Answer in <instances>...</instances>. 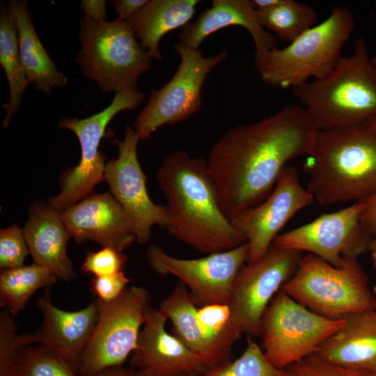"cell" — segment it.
I'll use <instances>...</instances> for the list:
<instances>
[{
  "instance_id": "41",
  "label": "cell",
  "mask_w": 376,
  "mask_h": 376,
  "mask_svg": "<svg viewBox=\"0 0 376 376\" xmlns=\"http://www.w3.org/2000/svg\"><path fill=\"white\" fill-rule=\"evenodd\" d=\"M369 250L371 251V256L374 265L376 268V245L370 246Z\"/></svg>"
},
{
  "instance_id": "14",
  "label": "cell",
  "mask_w": 376,
  "mask_h": 376,
  "mask_svg": "<svg viewBox=\"0 0 376 376\" xmlns=\"http://www.w3.org/2000/svg\"><path fill=\"white\" fill-rule=\"evenodd\" d=\"M364 206V202H355L337 212L323 214L308 224L278 235L272 244L306 251L340 267L344 256L357 258L369 250L373 239L360 224Z\"/></svg>"
},
{
  "instance_id": "3",
  "label": "cell",
  "mask_w": 376,
  "mask_h": 376,
  "mask_svg": "<svg viewBox=\"0 0 376 376\" xmlns=\"http://www.w3.org/2000/svg\"><path fill=\"white\" fill-rule=\"evenodd\" d=\"M304 164L321 205L364 202L376 192V130L367 125L318 130Z\"/></svg>"
},
{
  "instance_id": "38",
  "label": "cell",
  "mask_w": 376,
  "mask_h": 376,
  "mask_svg": "<svg viewBox=\"0 0 376 376\" xmlns=\"http://www.w3.org/2000/svg\"><path fill=\"white\" fill-rule=\"evenodd\" d=\"M148 0H114L111 3L118 13V19L127 22L148 3Z\"/></svg>"
},
{
  "instance_id": "5",
  "label": "cell",
  "mask_w": 376,
  "mask_h": 376,
  "mask_svg": "<svg viewBox=\"0 0 376 376\" xmlns=\"http://www.w3.org/2000/svg\"><path fill=\"white\" fill-rule=\"evenodd\" d=\"M354 27L350 10L336 6L322 22L306 31L287 47L255 53V68L263 82L281 88H293L310 78H322L342 57V49Z\"/></svg>"
},
{
  "instance_id": "2",
  "label": "cell",
  "mask_w": 376,
  "mask_h": 376,
  "mask_svg": "<svg viewBox=\"0 0 376 376\" xmlns=\"http://www.w3.org/2000/svg\"><path fill=\"white\" fill-rule=\"evenodd\" d=\"M156 178L166 201L169 235L205 255L246 243L221 209L206 159L174 151L164 159Z\"/></svg>"
},
{
  "instance_id": "1",
  "label": "cell",
  "mask_w": 376,
  "mask_h": 376,
  "mask_svg": "<svg viewBox=\"0 0 376 376\" xmlns=\"http://www.w3.org/2000/svg\"><path fill=\"white\" fill-rule=\"evenodd\" d=\"M318 130L299 105L228 130L207 164L221 209L228 219L263 201L288 162L311 152Z\"/></svg>"
},
{
  "instance_id": "33",
  "label": "cell",
  "mask_w": 376,
  "mask_h": 376,
  "mask_svg": "<svg viewBox=\"0 0 376 376\" xmlns=\"http://www.w3.org/2000/svg\"><path fill=\"white\" fill-rule=\"evenodd\" d=\"M283 376H374L375 374L327 362L315 354L284 368Z\"/></svg>"
},
{
  "instance_id": "11",
  "label": "cell",
  "mask_w": 376,
  "mask_h": 376,
  "mask_svg": "<svg viewBox=\"0 0 376 376\" xmlns=\"http://www.w3.org/2000/svg\"><path fill=\"white\" fill-rule=\"evenodd\" d=\"M144 100L139 90L116 93L111 104L99 113L86 118L65 117L58 127L73 132L81 148V159L77 166L65 171L61 178V191L48 198L47 203L60 212L93 192L94 187L105 181V157L99 146L106 128L119 112L133 110Z\"/></svg>"
},
{
  "instance_id": "30",
  "label": "cell",
  "mask_w": 376,
  "mask_h": 376,
  "mask_svg": "<svg viewBox=\"0 0 376 376\" xmlns=\"http://www.w3.org/2000/svg\"><path fill=\"white\" fill-rule=\"evenodd\" d=\"M10 376H76L65 359L48 346L29 345L18 355Z\"/></svg>"
},
{
  "instance_id": "28",
  "label": "cell",
  "mask_w": 376,
  "mask_h": 376,
  "mask_svg": "<svg viewBox=\"0 0 376 376\" xmlns=\"http://www.w3.org/2000/svg\"><path fill=\"white\" fill-rule=\"evenodd\" d=\"M57 277L47 268L33 263L1 270L0 274V305L15 317L30 297L41 288H49Z\"/></svg>"
},
{
  "instance_id": "6",
  "label": "cell",
  "mask_w": 376,
  "mask_h": 376,
  "mask_svg": "<svg viewBox=\"0 0 376 376\" xmlns=\"http://www.w3.org/2000/svg\"><path fill=\"white\" fill-rule=\"evenodd\" d=\"M281 288L311 311L333 320L376 308L368 278L354 258L344 256L342 265L335 267L315 255H303Z\"/></svg>"
},
{
  "instance_id": "23",
  "label": "cell",
  "mask_w": 376,
  "mask_h": 376,
  "mask_svg": "<svg viewBox=\"0 0 376 376\" xmlns=\"http://www.w3.org/2000/svg\"><path fill=\"white\" fill-rule=\"evenodd\" d=\"M8 10L17 31L20 58L27 79L36 90L49 93L65 87L67 77L58 70L42 45L35 30L27 1L10 0Z\"/></svg>"
},
{
  "instance_id": "35",
  "label": "cell",
  "mask_w": 376,
  "mask_h": 376,
  "mask_svg": "<svg viewBox=\"0 0 376 376\" xmlns=\"http://www.w3.org/2000/svg\"><path fill=\"white\" fill-rule=\"evenodd\" d=\"M127 260V257L123 252L103 247L97 251H88L81 269L94 276L111 275L123 271Z\"/></svg>"
},
{
  "instance_id": "43",
  "label": "cell",
  "mask_w": 376,
  "mask_h": 376,
  "mask_svg": "<svg viewBox=\"0 0 376 376\" xmlns=\"http://www.w3.org/2000/svg\"><path fill=\"white\" fill-rule=\"evenodd\" d=\"M371 63L375 68V70H376V54H375V56L371 58Z\"/></svg>"
},
{
  "instance_id": "12",
  "label": "cell",
  "mask_w": 376,
  "mask_h": 376,
  "mask_svg": "<svg viewBox=\"0 0 376 376\" xmlns=\"http://www.w3.org/2000/svg\"><path fill=\"white\" fill-rule=\"evenodd\" d=\"M304 252L272 244L265 255L239 270L232 289L230 307L242 334L259 336L262 315L275 295L294 274Z\"/></svg>"
},
{
  "instance_id": "9",
  "label": "cell",
  "mask_w": 376,
  "mask_h": 376,
  "mask_svg": "<svg viewBox=\"0 0 376 376\" xmlns=\"http://www.w3.org/2000/svg\"><path fill=\"white\" fill-rule=\"evenodd\" d=\"M97 321L83 353L77 375L95 376L100 371L122 366L136 347L140 327L145 324L150 294L132 285L111 301L95 299Z\"/></svg>"
},
{
  "instance_id": "26",
  "label": "cell",
  "mask_w": 376,
  "mask_h": 376,
  "mask_svg": "<svg viewBox=\"0 0 376 376\" xmlns=\"http://www.w3.org/2000/svg\"><path fill=\"white\" fill-rule=\"evenodd\" d=\"M0 10V64L9 88V100L2 123L6 127L19 111L23 93L29 82L20 58L16 25L8 8L2 3Z\"/></svg>"
},
{
  "instance_id": "15",
  "label": "cell",
  "mask_w": 376,
  "mask_h": 376,
  "mask_svg": "<svg viewBox=\"0 0 376 376\" xmlns=\"http://www.w3.org/2000/svg\"><path fill=\"white\" fill-rule=\"evenodd\" d=\"M140 138L131 127H125L123 141L116 140L118 155L106 164L104 178L111 194L124 210L141 244L151 239V228L157 225L164 229L167 221L166 206L155 203L146 189V175L137 157Z\"/></svg>"
},
{
  "instance_id": "18",
  "label": "cell",
  "mask_w": 376,
  "mask_h": 376,
  "mask_svg": "<svg viewBox=\"0 0 376 376\" xmlns=\"http://www.w3.org/2000/svg\"><path fill=\"white\" fill-rule=\"evenodd\" d=\"M71 237L123 252L136 240L129 219L111 192L85 196L61 212Z\"/></svg>"
},
{
  "instance_id": "22",
  "label": "cell",
  "mask_w": 376,
  "mask_h": 376,
  "mask_svg": "<svg viewBox=\"0 0 376 376\" xmlns=\"http://www.w3.org/2000/svg\"><path fill=\"white\" fill-rule=\"evenodd\" d=\"M231 26H242L249 32L256 54L277 47L274 36L258 23L250 0H213L210 8L180 29L178 42L199 49L210 35Z\"/></svg>"
},
{
  "instance_id": "44",
  "label": "cell",
  "mask_w": 376,
  "mask_h": 376,
  "mask_svg": "<svg viewBox=\"0 0 376 376\" xmlns=\"http://www.w3.org/2000/svg\"><path fill=\"white\" fill-rule=\"evenodd\" d=\"M371 245H376V236L373 238L370 246H371Z\"/></svg>"
},
{
  "instance_id": "10",
  "label": "cell",
  "mask_w": 376,
  "mask_h": 376,
  "mask_svg": "<svg viewBox=\"0 0 376 376\" xmlns=\"http://www.w3.org/2000/svg\"><path fill=\"white\" fill-rule=\"evenodd\" d=\"M174 49L180 63L172 78L159 89H152L146 105L133 124L140 140H146L158 128L182 121L202 107L201 90L207 76L228 58L226 50L205 57L200 49L178 42Z\"/></svg>"
},
{
  "instance_id": "36",
  "label": "cell",
  "mask_w": 376,
  "mask_h": 376,
  "mask_svg": "<svg viewBox=\"0 0 376 376\" xmlns=\"http://www.w3.org/2000/svg\"><path fill=\"white\" fill-rule=\"evenodd\" d=\"M130 281L123 271L111 275L94 276L91 281L90 290L96 299L108 302L116 299Z\"/></svg>"
},
{
  "instance_id": "27",
  "label": "cell",
  "mask_w": 376,
  "mask_h": 376,
  "mask_svg": "<svg viewBox=\"0 0 376 376\" xmlns=\"http://www.w3.org/2000/svg\"><path fill=\"white\" fill-rule=\"evenodd\" d=\"M196 320L209 351V368L231 360L233 346L242 334L233 322L229 304L198 308Z\"/></svg>"
},
{
  "instance_id": "20",
  "label": "cell",
  "mask_w": 376,
  "mask_h": 376,
  "mask_svg": "<svg viewBox=\"0 0 376 376\" xmlns=\"http://www.w3.org/2000/svg\"><path fill=\"white\" fill-rule=\"evenodd\" d=\"M23 232L34 263L49 269L62 281L68 282L76 278L67 253L72 237L59 211L48 203L35 201Z\"/></svg>"
},
{
  "instance_id": "37",
  "label": "cell",
  "mask_w": 376,
  "mask_h": 376,
  "mask_svg": "<svg viewBox=\"0 0 376 376\" xmlns=\"http://www.w3.org/2000/svg\"><path fill=\"white\" fill-rule=\"evenodd\" d=\"M360 217V224L372 239L376 236V192L368 198Z\"/></svg>"
},
{
  "instance_id": "40",
  "label": "cell",
  "mask_w": 376,
  "mask_h": 376,
  "mask_svg": "<svg viewBox=\"0 0 376 376\" xmlns=\"http://www.w3.org/2000/svg\"><path fill=\"white\" fill-rule=\"evenodd\" d=\"M197 375L189 374V375H182L180 376H196ZM95 376H149L144 373L133 368H125L122 366H113L111 368H106L100 373H98Z\"/></svg>"
},
{
  "instance_id": "42",
  "label": "cell",
  "mask_w": 376,
  "mask_h": 376,
  "mask_svg": "<svg viewBox=\"0 0 376 376\" xmlns=\"http://www.w3.org/2000/svg\"><path fill=\"white\" fill-rule=\"evenodd\" d=\"M366 125L376 130V116L371 118Z\"/></svg>"
},
{
  "instance_id": "4",
  "label": "cell",
  "mask_w": 376,
  "mask_h": 376,
  "mask_svg": "<svg viewBox=\"0 0 376 376\" xmlns=\"http://www.w3.org/2000/svg\"><path fill=\"white\" fill-rule=\"evenodd\" d=\"M292 91L318 130L366 125L376 116V70L364 39L326 76Z\"/></svg>"
},
{
  "instance_id": "8",
  "label": "cell",
  "mask_w": 376,
  "mask_h": 376,
  "mask_svg": "<svg viewBox=\"0 0 376 376\" xmlns=\"http://www.w3.org/2000/svg\"><path fill=\"white\" fill-rule=\"evenodd\" d=\"M343 322L311 311L281 288L260 320L259 336L263 353L272 364L283 369L313 354Z\"/></svg>"
},
{
  "instance_id": "29",
  "label": "cell",
  "mask_w": 376,
  "mask_h": 376,
  "mask_svg": "<svg viewBox=\"0 0 376 376\" xmlns=\"http://www.w3.org/2000/svg\"><path fill=\"white\" fill-rule=\"evenodd\" d=\"M255 14L263 29L289 42L316 25L318 20L311 7L295 0H279L270 8L255 10Z\"/></svg>"
},
{
  "instance_id": "24",
  "label": "cell",
  "mask_w": 376,
  "mask_h": 376,
  "mask_svg": "<svg viewBox=\"0 0 376 376\" xmlns=\"http://www.w3.org/2000/svg\"><path fill=\"white\" fill-rule=\"evenodd\" d=\"M198 0H150L127 22L141 45L152 58L162 61L159 49L162 38L169 32L181 29L190 22Z\"/></svg>"
},
{
  "instance_id": "21",
  "label": "cell",
  "mask_w": 376,
  "mask_h": 376,
  "mask_svg": "<svg viewBox=\"0 0 376 376\" xmlns=\"http://www.w3.org/2000/svg\"><path fill=\"white\" fill-rule=\"evenodd\" d=\"M343 320L342 327L313 354L327 362L376 375V308Z\"/></svg>"
},
{
  "instance_id": "34",
  "label": "cell",
  "mask_w": 376,
  "mask_h": 376,
  "mask_svg": "<svg viewBox=\"0 0 376 376\" xmlns=\"http://www.w3.org/2000/svg\"><path fill=\"white\" fill-rule=\"evenodd\" d=\"M30 253L23 230L13 225L0 230V268L10 269L24 265Z\"/></svg>"
},
{
  "instance_id": "46",
  "label": "cell",
  "mask_w": 376,
  "mask_h": 376,
  "mask_svg": "<svg viewBox=\"0 0 376 376\" xmlns=\"http://www.w3.org/2000/svg\"><path fill=\"white\" fill-rule=\"evenodd\" d=\"M374 376H376V375H375Z\"/></svg>"
},
{
  "instance_id": "16",
  "label": "cell",
  "mask_w": 376,
  "mask_h": 376,
  "mask_svg": "<svg viewBox=\"0 0 376 376\" xmlns=\"http://www.w3.org/2000/svg\"><path fill=\"white\" fill-rule=\"evenodd\" d=\"M314 201L312 194L301 184L297 169L288 165L263 201L230 219L246 239L249 251L246 263L260 260L286 223Z\"/></svg>"
},
{
  "instance_id": "13",
  "label": "cell",
  "mask_w": 376,
  "mask_h": 376,
  "mask_svg": "<svg viewBox=\"0 0 376 376\" xmlns=\"http://www.w3.org/2000/svg\"><path fill=\"white\" fill-rule=\"evenodd\" d=\"M248 245L196 259H183L150 246L146 260L161 276L173 275L184 283L198 308L212 304H230L235 279L248 258Z\"/></svg>"
},
{
  "instance_id": "19",
  "label": "cell",
  "mask_w": 376,
  "mask_h": 376,
  "mask_svg": "<svg viewBox=\"0 0 376 376\" xmlns=\"http://www.w3.org/2000/svg\"><path fill=\"white\" fill-rule=\"evenodd\" d=\"M36 306L43 317L40 328L35 333L38 343L61 355L77 375L97 321L96 300L77 311L61 310L52 304L49 288L38 299Z\"/></svg>"
},
{
  "instance_id": "25",
  "label": "cell",
  "mask_w": 376,
  "mask_h": 376,
  "mask_svg": "<svg viewBox=\"0 0 376 376\" xmlns=\"http://www.w3.org/2000/svg\"><path fill=\"white\" fill-rule=\"evenodd\" d=\"M170 319L173 334L210 366V354L196 320L198 307L186 285L178 281L172 292L160 304L159 308Z\"/></svg>"
},
{
  "instance_id": "7",
  "label": "cell",
  "mask_w": 376,
  "mask_h": 376,
  "mask_svg": "<svg viewBox=\"0 0 376 376\" xmlns=\"http://www.w3.org/2000/svg\"><path fill=\"white\" fill-rule=\"evenodd\" d=\"M79 40L75 61L102 93L139 90V77L150 70L152 58L127 22L117 18L95 22L81 17Z\"/></svg>"
},
{
  "instance_id": "32",
  "label": "cell",
  "mask_w": 376,
  "mask_h": 376,
  "mask_svg": "<svg viewBox=\"0 0 376 376\" xmlns=\"http://www.w3.org/2000/svg\"><path fill=\"white\" fill-rule=\"evenodd\" d=\"M14 317L5 309L0 313V376H10L20 352L38 343L35 334H17Z\"/></svg>"
},
{
  "instance_id": "31",
  "label": "cell",
  "mask_w": 376,
  "mask_h": 376,
  "mask_svg": "<svg viewBox=\"0 0 376 376\" xmlns=\"http://www.w3.org/2000/svg\"><path fill=\"white\" fill-rule=\"evenodd\" d=\"M196 376H283V370L272 364L260 346L247 336L246 347L240 357L213 366Z\"/></svg>"
},
{
  "instance_id": "45",
  "label": "cell",
  "mask_w": 376,
  "mask_h": 376,
  "mask_svg": "<svg viewBox=\"0 0 376 376\" xmlns=\"http://www.w3.org/2000/svg\"><path fill=\"white\" fill-rule=\"evenodd\" d=\"M373 290L375 295H376V284L374 285Z\"/></svg>"
},
{
  "instance_id": "39",
  "label": "cell",
  "mask_w": 376,
  "mask_h": 376,
  "mask_svg": "<svg viewBox=\"0 0 376 376\" xmlns=\"http://www.w3.org/2000/svg\"><path fill=\"white\" fill-rule=\"evenodd\" d=\"M105 0H81L80 8L84 17L95 22H107Z\"/></svg>"
},
{
  "instance_id": "17",
  "label": "cell",
  "mask_w": 376,
  "mask_h": 376,
  "mask_svg": "<svg viewBox=\"0 0 376 376\" xmlns=\"http://www.w3.org/2000/svg\"><path fill=\"white\" fill-rule=\"evenodd\" d=\"M167 320L159 309H150L131 353V368L149 376L203 373L207 368L203 361L176 336L166 331Z\"/></svg>"
}]
</instances>
